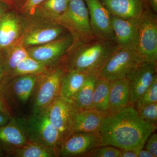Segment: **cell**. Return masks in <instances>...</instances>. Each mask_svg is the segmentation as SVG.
Instances as JSON below:
<instances>
[{
    "label": "cell",
    "mask_w": 157,
    "mask_h": 157,
    "mask_svg": "<svg viewBox=\"0 0 157 157\" xmlns=\"http://www.w3.org/2000/svg\"><path fill=\"white\" fill-rule=\"evenodd\" d=\"M156 129L140 118L134 106H129L104 118L100 131L102 146L136 151L144 147Z\"/></svg>",
    "instance_id": "cell-1"
},
{
    "label": "cell",
    "mask_w": 157,
    "mask_h": 157,
    "mask_svg": "<svg viewBox=\"0 0 157 157\" xmlns=\"http://www.w3.org/2000/svg\"><path fill=\"white\" fill-rule=\"evenodd\" d=\"M119 48L115 41L96 38L72 45L62 60L66 72L76 71L97 75L110 56Z\"/></svg>",
    "instance_id": "cell-2"
},
{
    "label": "cell",
    "mask_w": 157,
    "mask_h": 157,
    "mask_svg": "<svg viewBox=\"0 0 157 157\" xmlns=\"http://www.w3.org/2000/svg\"><path fill=\"white\" fill-rule=\"evenodd\" d=\"M54 20L56 23L70 32L73 37V45L98 38L91 27L88 11L84 0H70L67 10Z\"/></svg>",
    "instance_id": "cell-3"
},
{
    "label": "cell",
    "mask_w": 157,
    "mask_h": 157,
    "mask_svg": "<svg viewBox=\"0 0 157 157\" xmlns=\"http://www.w3.org/2000/svg\"><path fill=\"white\" fill-rule=\"evenodd\" d=\"M64 68L62 63L40 73L35 88L34 113L45 111L59 95Z\"/></svg>",
    "instance_id": "cell-4"
},
{
    "label": "cell",
    "mask_w": 157,
    "mask_h": 157,
    "mask_svg": "<svg viewBox=\"0 0 157 157\" xmlns=\"http://www.w3.org/2000/svg\"><path fill=\"white\" fill-rule=\"evenodd\" d=\"M144 61L137 50L119 47L107 60L98 76L109 81L126 78Z\"/></svg>",
    "instance_id": "cell-5"
},
{
    "label": "cell",
    "mask_w": 157,
    "mask_h": 157,
    "mask_svg": "<svg viewBox=\"0 0 157 157\" xmlns=\"http://www.w3.org/2000/svg\"><path fill=\"white\" fill-rule=\"evenodd\" d=\"M136 50L146 61L157 62V17L147 3L139 21Z\"/></svg>",
    "instance_id": "cell-6"
},
{
    "label": "cell",
    "mask_w": 157,
    "mask_h": 157,
    "mask_svg": "<svg viewBox=\"0 0 157 157\" xmlns=\"http://www.w3.org/2000/svg\"><path fill=\"white\" fill-rule=\"evenodd\" d=\"M29 141L41 144L59 153L62 139L59 131L51 123L46 110L34 113L29 121L26 131Z\"/></svg>",
    "instance_id": "cell-7"
},
{
    "label": "cell",
    "mask_w": 157,
    "mask_h": 157,
    "mask_svg": "<svg viewBox=\"0 0 157 157\" xmlns=\"http://www.w3.org/2000/svg\"><path fill=\"white\" fill-rule=\"evenodd\" d=\"M156 77L157 63L146 61L129 73L126 78L129 83L130 106H134Z\"/></svg>",
    "instance_id": "cell-8"
},
{
    "label": "cell",
    "mask_w": 157,
    "mask_h": 157,
    "mask_svg": "<svg viewBox=\"0 0 157 157\" xmlns=\"http://www.w3.org/2000/svg\"><path fill=\"white\" fill-rule=\"evenodd\" d=\"M100 132H77L68 136L62 144L59 155L83 157L93 149L102 146Z\"/></svg>",
    "instance_id": "cell-9"
},
{
    "label": "cell",
    "mask_w": 157,
    "mask_h": 157,
    "mask_svg": "<svg viewBox=\"0 0 157 157\" xmlns=\"http://www.w3.org/2000/svg\"><path fill=\"white\" fill-rule=\"evenodd\" d=\"M73 44V37L70 34L43 45L29 47L27 50L31 57L48 65L63 59Z\"/></svg>",
    "instance_id": "cell-10"
},
{
    "label": "cell",
    "mask_w": 157,
    "mask_h": 157,
    "mask_svg": "<svg viewBox=\"0 0 157 157\" xmlns=\"http://www.w3.org/2000/svg\"><path fill=\"white\" fill-rule=\"evenodd\" d=\"M84 1L88 11L91 27L95 36L98 39L115 41L111 15L108 10L100 0Z\"/></svg>",
    "instance_id": "cell-11"
},
{
    "label": "cell",
    "mask_w": 157,
    "mask_h": 157,
    "mask_svg": "<svg viewBox=\"0 0 157 157\" xmlns=\"http://www.w3.org/2000/svg\"><path fill=\"white\" fill-rule=\"evenodd\" d=\"M39 74H30L15 76L9 84H0V93L6 101L8 98L16 99L21 104H25L36 88Z\"/></svg>",
    "instance_id": "cell-12"
},
{
    "label": "cell",
    "mask_w": 157,
    "mask_h": 157,
    "mask_svg": "<svg viewBox=\"0 0 157 157\" xmlns=\"http://www.w3.org/2000/svg\"><path fill=\"white\" fill-rule=\"evenodd\" d=\"M111 17L115 41L119 47L136 50L140 18L124 19L112 15Z\"/></svg>",
    "instance_id": "cell-13"
},
{
    "label": "cell",
    "mask_w": 157,
    "mask_h": 157,
    "mask_svg": "<svg viewBox=\"0 0 157 157\" xmlns=\"http://www.w3.org/2000/svg\"><path fill=\"white\" fill-rule=\"evenodd\" d=\"M73 109L71 104L59 96L46 109L51 123L60 134L62 143L70 135Z\"/></svg>",
    "instance_id": "cell-14"
},
{
    "label": "cell",
    "mask_w": 157,
    "mask_h": 157,
    "mask_svg": "<svg viewBox=\"0 0 157 157\" xmlns=\"http://www.w3.org/2000/svg\"><path fill=\"white\" fill-rule=\"evenodd\" d=\"M105 117L95 109L80 110L73 107L70 135L77 132H100Z\"/></svg>",
    "instance_id": "cell-15"
},
{
    "label": "cell",
    "mask_w": 157,
    "mask_h": 157,
    "mask_svg": "<svg viewBox=\"0 0 157 157\" xmlns=\"http://www.w3.org/2000/svg\"><path fill=\"white\" fill-rule=\"evenodd\" d=\"M67 30L56 23L36 26L25 34L22 45L25 47L43 45L66 36Z\"/></svg>",
    "instance_id": "cell-16"
},
{
    "label": "cell",
    "mask_w": 157,
    "mask_h": 157,
    "mask_svg": "<svg viewBox=\"0 0 157 157\" xmlns=\"http://www.w3.org/2000/svg\"><path fill=\"white\" fill-rule=\"evenodd\" d=\"M111 15L124 19L140 18L147 5L145 0H100Z\"/></svg>",
    "instance_id": "cell-17"
},
{
    "label": "cell",
    "mask_w": 157,
    "mask_h": 157,
    "mask_svg": "<svg viewBox=\"0 0 157 157\" xmlns=\"http://www.w3.org/2000/svg\"><path fill=\"white\" fill-rule=\"evenodd\" d=\"M109 82V115L116 113L130 106L128 79L126 78Z\"/></svg>",
    "instance_id": "cell-18"
},
{
    "label": "cell",
    "mask_w": 157,
    "mask_h": 157,
    "mask_svg": "<svg viewBox=\"0 0 157 157\" xmlns=\"http://www.w3.org/2000/svg\"><path fill=\"white\" fill-rule=\"evenodd\" d=\"M89 74L71 71L65 72L59 96L71 104L73 98L86 81Z\"/></svg>",
    "instance_id": "cell-19"
},
{
    "label": "cell",
    "mask_w": 157,
    "mask_h": 157,
    "mask_svg": "<svg viewBox=\"0 0 157 157\" xmlns=\"http://www.w3.org/2000/svg\"><path fill=\"white\" fill-rule=\"evenodd\" d=\"M21 26L14 14L8 13L0 19V49L8 48L14 44L19 37Z\"/></svg>",
    "instance_id": "cell-20"
},
{
    "label": "cell",
    "mask_w": 157,
    "mask_h": 157,
    "mask_svg": "<svg viewBox=\"0 0 157 157\" xmlns=\"http://www.w3.org/2000/svg\"><path fill=\"white\" fill-rule=\"evenodd\" d=\"M28 140L26 132L12 122L0 127V143L4 145L18 147L27 143Z\"/></svg>",
    "instance_id": "cell-21"
},
{
    "label": "cell",
    "mask_w": 157,
    "mask_h": 157,
    "mask_svg": "<svg viewBox=\"0 0 157 157\" xmlns=\"http://www.w3.org/2000/svg\"><path fill=\"white\" fill-rule=\"evenodd\" d=\"M98 75H90L81 89L73 98L71 104L77 109H93V97Z\"/></svg>",
    "instance_id": "cell-22"
},
{
    "label": "cell",
    "mask_w": 157,
    "mask_h": 157,
    "mask_svg": "<svg viewBox=\"0 0 157 157\" xmlns=\"http://www.w3.org/2000/svg\"><path fill=\"white\" fill-rule=\"evenodd\" d=\"M110 82L98 76L93 97V109L100 111L105 117L109 115V96Z\"/></svg>",
    "instance_id": "cell-23"
},
{
    "label": "cell",
    "mask_w": 157,
    "mask_h": 157,
    "mask_svg": "<svg viewBox=\"0 0 157 157\" xmlns=\"http://www.w3.org/2000/svg\"><path fill=\"white\" fill-rule=\"evenodd\" d=\"M5 54L0 58L5 73L11 75L20 62L29 56L28 52L22 45L12 44L5 48Z\"/></svg>",
    "instance_id": "cell-24"
},
{
    "label": "cell",
    "mask_w": 157,
    "mask_h": 157,
    "mask_svg": "<svg viewBox=\"0 0 157 157\" xmlns=\"http://www.w3.org/2000/svg\"><path fill=\"white\" fill-rule=\"evenodd\" d=\"M13 154L15 156L18 157H52L59 155L53 149L31 141L22 146L15 147Z\"/></svg>",
    "instance_id": "cell-25"
},
{
    "label": "cell",
    "mask_w": 157,
    "mask_h": 157,
    "mask_svg": "<svg viewBox=\"0 0 157 157\" xmlns=\"http://www.w3.org/2000/svg\"><path fill=\"white\" fill-rule=\"evenodd\" d=\"M48 66L29 56L20 62L10 75L15 77L21 75L40 74L47 70Z\"/></svg>",
    "instance_id": "cell-26"
},
{
    "label": "cell",
    "mask_w": 157,
    "mask_h": 157,
    "mask_svg": "<svg viewBox=\"0 0 157 157\" xmlns=\"http://www.w3.org/2000/svg\"><path fill=\"white\" fill-rule=\"evenodd\" d=\"M70 0H46L41 5L45 14L54 19L63 14L67 9Z\"/></svg>",
    "instance_id": "cell-27"
},
{
    "label": "cell",
    "mask_w": 157,
    "mask_h": 157,
    "mask_svg": "<svg viewBox=\"0 0 157 157\" xmlns=\"http://www.w3.org/2000/svg\"><path fill=\"white\" fill-rule=\"evenodd\" d=\"M157 103V77L137 100L134 107L137 111L153 103Z\"/></svg>",
    "instance_id": "cell-28"
},
{
    "label": "cell",
    "mask_w": 157,
    "mask_h": 157,
    "mask_svg": "<svg viewBox=\"0 0 157 157\" xmlns=\"http://www.w3.org/2000/svg\"><path fill=\"white\" fill-rule=\"evenodd\" d=\"M119 148L110 145L98 147L86 154V157H120Z\"/></svg>",
    "instance_id": "cell-29"
},
{
    "label": "cell",
    "mask_w": 157,
    "mask_h": 157,
    "mask_svg": "<svg viewBox=\"0 0 157 157\" xmlns=\"http://www.w3.org/2000/svg\"><path fill=\"white\" fill-rule=\"evenodd\" d=\"M137 111L141 119L147 123L157 126V103L147 105Z\"/></svg>",
    "instance_id": "cell-30"
},
{
    "label": "cell",
    "mask_w": 157,
    "mask_h": 157,
    "mask_svg": "<svg viewBox=\"0 0 157 157\" xmlns=\"http://www.w3.org/2000/svg\"><path fill=\"white\" fill-rule=\"evenodd\" d=\"M145 149L153 155L154 157H157V135L152 133L150 135L145 143Z\"/></svg>",
    "instance_id": "cell-31"
},
{
    "label": "cell",
    "mask_w": 157,
    "mask_h": 157,
    "mask_svg": "<svg viewBox=\"0 0 157 157\" xmlns=\"http://www.w3.org/2000/svg\"><path fill=\"white\" fill-rule=\"evenodd\" d=\"M46 0H27L22 8V11L26 12L36 8Z\"/></svg>",
    "instance_id": "cell-32"
},
{
    "label": "cell",
    "mask_w": 157,
    "mask_h": 157,
    "mask_svg": "<svg viewBox=\"0 0 157 157\" xmlns=\"http://www.w3.org/2000/svg\"><path fill=\"white\" fill-rule=\"evenodd\" d=\"M0 112L11 116L10 109L8 104L0 93Z\"/></svg>",
    "instance_id": "cell-33"
},
{
    "label": "cell",
    "mask_w": 157,
    "mask_h": 157,
    "mask_svg": "<svg viewBox=\"0 0 157 157\" xmlns=\"http://www.w3.org/2000/svg\"><path fill=\"white\" fill-rule=\"evenodd\" d=\"M120 149L121 151L120 157H137V151Z\"/></svg>",
    "instance_id": "cell-34"
},
{
    "label": "cell",
    "mask_w": 157,
    "mask_h": 157,
    "mask_svg": "<svg viewBox=\"0 0 157 157\" xmlns=\"http://www.w3.org/2000/svg\"><path fill=\"white\" fill-rule=\"evenodd\" d=\"M11 116L0 112V127L6 124L10 120Z\"/></svg>",
    "instance_id": "cell-35"
},
{
    "label": "cell",
    "mask_w": 157,
    "mask_h": 157,
    "mask_svg": "<svg viewBox=\"0 0 157 157\" xmlns=\"http://www.w3.org/2000/svg\"><path fill=\"white\" fill-rule=\"evenodd\" d=\"M137 157H154L151 153L143 149L137 151Z\"/></svg>",
    "instance_id": "cell-36"
},
{
    "label": "cell",
    "mask_w": 157,
    "mask_h": 157,
    "mask_svg": "<svg viewBox=\"0 0 157 157\" xmlns=\"http://www.w3.org/2000/svg\"><path fill=\"white\" fill-rule=\"evenodd\" d=\"M146 2L151 9L155 13L157 12V0H147Z\"/></svg>",
    "instance_id": "cell-37"
},
{
    "label": "cell",
    "mask_w": 157,
    "mask_h": 157,
    "mask_svg": "<svg viewBox=\"0 0 157 157\" xmlns=\"http://www.w3.org/2000/svg\"><path fill=\"white\" fill-rule=\"evenodd\" d=\"M5 71L4 68L3 67L2 65L0 62V84L4 79V76H5Z\"/></svg>",
    "instance_id": "cell-38"
},
{
    "label": "cell",
    "mask_w": 157,
    "mask_h": 157,
    "mask_svg": "<svg viewBox=\"0 0 157 157\" xmlns=\"http://www.w3.org/2000/svg\"><path fill=\"white\" fill-rule=\"evenodd\" d=\"M2 8L0 6V19H1V17H2Z\"/></svg>",
    "instance_id": "cell-39"
},
{
    "label": "cell",
    "mask_w": 157,
    "mask_h": 157,
    "mask_svg": "<svg viewBox=\"0 0 157 157\" xmlns=\"http://www.w3.org/2000/svg\"></svg>",
    "instance_id": "cell-40"
}]
</instances>
